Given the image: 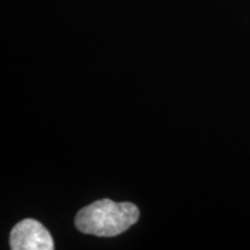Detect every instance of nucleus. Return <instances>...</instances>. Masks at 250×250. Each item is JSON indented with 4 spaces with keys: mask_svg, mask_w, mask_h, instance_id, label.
Segmentation results:
<instances>
[{
    "mask_svg": "<svg viewBox=\"0 0 250 250\" xmlns=\"http://www.w3.org/2000/svg\"><path fill=\"white\" fill-rule=\"evenodd\" d=\"M139 210L132 203L101 199L85 206L76 215V227L83 234L110 237L124 233L138 221Z\"/></svg>",
    "mask_w": 250,
    "mask_h": 250,
    "instance_id": "f257e3e1",
    "label": "nucleus"
},
{
    "mask_svg": "<svg viewBox=\"0 0 250 250\" xmlns=\"http://www.w3.org/2000/svg\"><path fill=\"white\" fill-rule=\"evenodd\" d=\"M13 250H52L54 240L49 230L34 219H24L15 225L9 235Z\"/></svg>",
    "mask_w": 250,
    "mask_h": 250,
    "instance_id": "f03ea898",
    "label": "nucleus"
}]
</instances>
